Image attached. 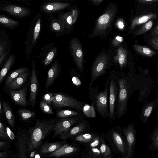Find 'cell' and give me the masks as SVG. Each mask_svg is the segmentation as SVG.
<instances>
[{"instance_id":"cell-9","label":"cell","mask_w":158,"mask_h":158,"mask_svg":"<svg viewBox=\"0 0 158 158\" xmlns=\"http://www.w3.org/2000/svg\"><path fill=\"white\" fill-rule=\"evenodd\" d=\"M118 88L116 85L113 80H111L110 85L108 99V118L112 123L116 118L115 107Z\"/></svg>"},{"instance_id":"cell-25","label":"cell","mask_w":158,"mask_h":158,"mask_svg":"<svg viewBox=\"0 0 158 158\" xmlns=\"http://www.w3.org/2000/svg\"><path fill=\"white\" fill-rule=\"evenodd\" d=\"M28 139L25 135H23L20 137L18 146L20 158H27L26 153L27 151L26 146L28 144Z\"/></svg>"},{"instance_id":"cell-41","label":"cell","mask_w":158,"mask_h":158,"mask_svg":"<svg viewBox=\"0 0 158 158\" xmlns=\"http://www.w3.org/2000/svg\"><path fill=\"white\" fill-rule=\"evenodd\" d=\"M101 142V135L96 134L92 141L89 143V147H94L99 148Z\"/></svg>"},{"instance_id":"cell-15","label":"cell","mask_w":158,"mask_h":158,"mask_svg":"<svg viewBox=\"0 0 158 158\" xmlns=\"http://www.w3.org/2000/svg\"><path fill=\"white\" fill-rule=\"evenodd\" d=\"M77 150L78 148L76 147L65 144L61 145L54 151L51 152L50 154L46 156V157H59L73 153L77 151Z\"/></svg>"},{"instance_id":"cell-22","label":"cell","mask_w":158,"mask_h":158,"mask_svg":"<svg viewBox=\"0 0 158 158\" xmlns=\"http://www.w3.org/2000/svg\"><path fill=\"white\" fill-rule=\"evenodd\" d=\"M149 139L151 142L148 149L152 151H158V124L156 126L149 136Z\"/></svg>"},{"instance_id":"cell-27","label":"cell","mask_w":158,"mask_h":158,"mask_svg":"<svg viewBox=\"0 0 158 158\" xmlns=\"http://www.w3.org/2000/svg\"><path fill=\"white\" fill-rule=\"evenodd\" d=\"M59 142L47 143L43 145L41 147L40 152L44 154L52 152L61 146Z\"/></svg>"},{"instance_id":"cell-16","label":"cell","mask_w":158,"mask_h":158,"mask_svg":"<svg viewBox=\"0 0 158 158\" xmlns=\"http://www.w3.org/2000/svg\"><path fill=\"white\" fill-rule=\"evenodd\" d=\"M11 14L19 17H24L29 13V11L25 8L13 5H9L1 9Z\"/></svg>"},{"instance_id":"cell-32","label":"cell","mask_w":158,"mask_h":158,"mask_svg":"<svg viewBox=\"0 0 158 158\" xmlns=\"http://www.w3.org/2000/svg\"><path fill=\"white\" fill-rule=\"evenodd\" d=\"M155 17L153 14H150L143 16L141 17L137 18L132 22L131 29L132 30L136 26L144 23L146 22L151 18Z\"/></svg>"},{"instance_id":"cell-56","label":"cell","mask_w":158,"mask_h":158,"mask_svg":"<svg viewBox=\"0 0 158 158\" xmlns=\"http://www.w3.org/2000/svg\"><path fill=\"white\" fill-rule=\"evenodd\" d=\"M2 113V106H1V103L0 99V114Z\"/></svg>"},{"instance_id":"cell-4","label":"cell","mask_w":158,"mask_h":158,"mask_svg":"<svg viewBox=\"0 0 158 158\" xmlns=\"http://www.w3.org/2000/svg\"><path fill=\"white\" fill-rule=\"evenodd\" d=\"M121 128L127 147V153L124 158H133L136 143V129L132 123L126 127L122 126Z\"/></svg>"},{"instance_id":"cell-42","label":"cell","mask_w":158,"mask_h":158,"mask_svg":"<svg viewBox=\"0 0 158 158\" xmlns=\"http://www.w3.org/2000/svg\"><path fill=\"white\" fill-rule=\"evenodd\" d=\"M40 106L42 110L44 113L53 114L54 113L51 107L44 101H42L40 104Z\"/></svg>"},{"instance_id":"cell-58","label":"cell","mask_w":158,"mask_h":158,"mask_svg":"<svg viewBox=\"0 0 158 158\" xmlns=\"http://www.w3.org/2000/svg\"><path fill=\"white\" fill-rule=\"evenodd\" d=\"M145 1H152V0H145Z\"/></svg>"},{"instance_id":"cell-59","label":"cell","mask_w":158,"mask_h":158,"mask_svg":"<svg viewBox=\"0 0 158 158\" xmlns=\"http://www.w3.org/2000/svg\"></svg>"},{"instance_id":"cell-36","label":"cell","mask_w":158,"mask_h":158,"mask_svg":"<svg viewBox=\"0 0 158 158\" xmlns=\"http://www.w3.org/2000/svg\"><path fill=\"white\" fill-rule=\"evenodd\" d=\"M88 152L89 157L91 158H102V155L98 148L89 147Z\"/></svg>"},{"instance_id":"cell-44","label":"cell","mask_w":158,"mask_h":158,"mask_svg":"<svg viewBox=\"0 0 158 158\" xmlns=\"http://www.w3.org/2000/svg\"><path fill=\"white\" fill-rule=\"evenodd\" d=\"M54 98V94L51 93H48L45 94L43 96V99L44 101L49 104L52 102Z\"/></svg>"},{"instance_id":"cell-11","label":"cell","mask_w":158,"mask_h":158,"mask_svg":"<svg viewBox=\"0 0 158 158\" xmlns=\"http://www.w3.org/2000/svg\"><path fill=\"white\" fill-rule=\"evenodd\" d=\"M31 77L30 88V100L33 107L35 105L36 98L38 82L35 69V63H32Z\"/></svg>"},{"instance_id":"cell-8","label":"cell","mask_w":158,"mask_h":158,"mask_svg":"<svg viewBox=\"0 0 158 158\" xmlns=\"http://www.w3.org/2000/svg\"><path fill=\"white\" fill-rule=\"evenodd\" d=\"M70 48L74 62L81 72L83 69V54L80 42L75 39H72L70 43Z\"/></svg>"},{"instance_id":"cell-38","label":"cell","mask_w":158,"mask_h":158,"mask_svg":"<svg viewBox=\"0 0 158 158\" xmlns=\"http://www.w3.org/2000/svg\"><path fill=\"white\" fill-rule=\"evenodd\" d=\"M57 52V49L54 48L51 50L46 56L44 61L45 66L49 65L53 60Z\"/></svg>"},{"instance_id":"cell-57","label":"cell","mask_w":158,"mask_h":158,"mask_svg":"<svg viewBox=\"0 0 158 158\" xmlns=\"http://www.w3.org/2000/svg\"><path fill=\"white\" fill-rule=\"evenodd\" d=\"M102 0H93V1L95 3L99 2Z\"/></svg>"},{"instance_id":"cell-49","label":"cell","mask_w":158,"mask_h":158,"mask_svg":"<svg viewBox=\"0 0 158 158\" xmlns=\"http://www.w3.org/2000/svg\"><path fill=\"white\" fill-rule=\"evenodd\" d=\"M6 152H0V158H4L7 156Z\"/></svg>"},{"instance_id":"cell-45","label":"cell","mask_w":158,"mask_h":158,"mask_svg":"<svg viewBox=\"0 0 158 158\" xmlns=\"http://www.w3.org/2000/svg\"><path fill=\"white\" fill-rule=\"evenodd\" d=\"M151 46L157 50H158V38L157 36L153 37L150 41Z\"/></svg>"},{"instance_id":"cell-48","label":"cell","mask_w":158,"mask_h":158,"mask_svg":"<svg viewBox=\"0 0 158 158\" xmlns=\"http://www.w3.org/2000/svg\"><path fill=\"white\" fill-rule=\"evenodd\" d=\"M0 131L7 138L8 137L6 131L3 124L0 122Z\"/></svg>"},{"instance_id":"cell-23","label":"cell","mask_w":158,"mask_h":158,"mask_svg":"<svg viewBox=\"0 0 158 158\" xmlns=\"http://www.w3.org/2000/svg\"><path fill=\"white\" fill-rule=\"evenodd\" d=\"M27 75V73L25 72L20 74L8 85V89H15L20 87L25 83Z\"/></svg>"},{"instance_id":"cell-31","label":"cell","mask_w":158,"mask_h":158,"mask_svg":"<svg viewBox=\"0 0 158 158\" xmlns=\"http://www.w3.org/2000/svg\"><path fill=\"white\" fill-rule=\"evenodd\" d=\"M51 29L53 31L60 32L63 31L65 29V27L60 19L52 20L51 24Z\"/></svg>"},{"instance_id":"cell-54","label":"cell","mask_w":158,"mask_h":158,"mask_svg":"<svg viewBox=\"0 0 158 158\" xmlns=\"http://www.w3.org/2000/svg\"><path fill=\"white\" fill-rule=\"evenodd\" d=\"M0 137H1L3 139H6V138H7V137L6 136L3 134L0 131Z\"/></svg>"},{"instance_id":"cell-30","label":"cell","mask_w":158,"mask_h":158,"mask_svg":"<svg viewBox=\"0 0 158 158\" xmlns=\"http://www.w3.org/2000/svg\"><path fill=\"white\" fill-rule=\"evenodd\" d=\"M19 22L13 19L0 15V24L8 27L11 28L18 25Z\"/></svg>"},{"instance_id":"cell-26","label":"cell","mask_w":158,"mask_h":158,"mask_svg":"<svg viewBox=\"0 0 158 158\" xmlns=\"http://www.w3.org/2000/svg\"><path fill=\"white\" fill-rule=\"evenodd\" d=\"M86 126L85 122L74 127L69 132H66L62 134L61 138L62 139H66L71 137L82 132Z\"/></svg>"},{"instance_id":"cell-7","label":"cell","mask_w":158,"mask_h":158,"mask_svg":"<svg viewBox=\"0 0 158 158\" xmlns=\"http://www.w3.org/2000/svg\"><path fill=\"white\" fill-rule=\"evenodd\" d=\"M108 58L105 53L100 54L97 58L92 69V80L103 74L107 67Z\"/></svg>"},{"instance_id":"cell-39","label":"cell","mask_w":158,"mask_h":158,"mask_svg":"<svg viewBox=\"0 0 158 158\" xmlns=\"http://www.w3.org/2000/svg\"><path fill=\"white\" fill-rule=\"evenodd\" d=\"M78 114L77 112L74 111L64 110L59 111L57 113V115L60 117L64 118L76 116Z\"/></svg>"},{"instance_id":"cell-19","label":"cell","mask_w":158,"mask_h":158,"mask_svg":"<svg viewBox=\"0 0 158 158\" xmlns=\"http://www.w3.org/2000/svg\"><path fill=\"white\" fill-rule=\"evenodd\" d=\"M101 136V142L99 149L102 155V158H113V154L111 148L106 142L105 133H100Z\"/></svg>"},{"instance_id":"cell-34","label":"cell","mask_w":158,"mask_h":158,"mask_svg":"<svg viewBox=\"0 0 158 158\" xmlns=\"http://www.w3.org/2000/svg\"><path fill=\"white\" fill-rule=\"evenodd\" d=\"M82 110L84 114L87 117L95 118L96 117L95 110L92 105L85 104L83 106Z\"/></svg>"},{"instance_id":"cell-51","label":"cell","mask_w":158,"mask_h":158,"mask_svg":"<svg viewBox=\"0 0 158 158\" xmlns=\"http://www.w3.org/2000/svg\"><path fill=\"white\" fill-rule=\"evenodd\" d=\"M118 27L120 29H123L124 27V25L123 22L119 21L118 23Z\"/></svg>"},{"instance_id":"cell-40","label":"cell","mask_w":158,"mask_h":158,"mask_svg":"<svg viewBox=\"0 0 158 158\" xmlns=\"http://www.w3.org/2000/svg\"><path fill=\"white\" fill-rule=\"evenodd\" d=\"M41 28V19L39 18L35 25L33 33L32 42L34 43L36 41L39 34Z\"/></svg>"},{"instance_id":"cell-17","label":"cell","mask_w":158,"mask_h":158,"mask_svg":"<svg viewBox=\"0 0 158 158\" xmlns=\"http://www.w3.org/2000/svg\"><path fill=\"white\" fill-rule=\"evenodd\" d=\"M26 88L18 91L11 90L10 94L13 101L17 104L26 106L27 102L26 98Z\"/></svg>"},{"instance_id":"cell-52","label":"cell","mask_w":158,"mask_h":158,"mask_svg":"<svg viewBox=\"0 0 158 158\" xmlns=\"http://www.w3.org/2000/svg\"><path fill=\"white\" fill-rule=\"evenodd\" d=\"M7 53V52L4 53V54L1 57H0V64L5 58Z\"/></svg>"},{"instance_id":"cell-20","label":"cell","mask_w":158,"mask_h":158,"mask_svg":"<svg viewBox=\"0 0 158 158\" xmlns=\"http://www.w3.org/2000/svg\"><path fill=\"white\" fill-rule=\"evenodd\" d=\"M69 5V3L50 2L42 6V9L45 12H51L66 8Z\"/></svg>"},{"instance_id":"cell-43","label":"cell","mask_w":158,"mask_h":158,"mask_svg":"<svg viewBox=\"0 0 158 158\" xmlns=\"http://www.w3.org/2000/svg\"><path fill=\"white\" fill-rule=\"evenodd\" d=\"M153 25V23L151 21H149L141 29L137 31L135 33L136 35H139L144 33L148 30H150Z\"/></svg>"},{"instance_id":"cell-12","label":"cell","mask_w":158,"mask_h":158,"mask_svg":"<svg viewBox=\"0 0 158 158\" xmlns=\"http://www.w3.org/2000/svg\"><path fill=\"white\" fill-rule=\"evenodd\" d=\"M75 119H66L58 122L55 125L53 129L55 135H62L67 131L76 121Z\"/></svg>"},{"instance_id":"cell-53","label":"cell","mask_w":158,"mask_h":158,"mask_svg":"<svg viewBox=\"0 0 158 158\" xmlns=\"http://www.w3.org/2000/svg\"><path fill=\"white\" fill-rule=\"evenodd\" d=\"M6 144V142L0 141V149L5 146Z\"/></svg>"},{"instance_id":"cell-13","label":"cell","mask_w":158,"mask_h":158,"mask_svg":"<svg viewBox=\"0 0 158 158\" xmlns=\"http://www.w3.org/2000/svg\"><path fill=\"white\" fill-rule=\"evenodd\" d=\"M112 17V14L109 12L105 13L101 16L97 21L94 33H100L105 31L108 26Z\"/></svg>"},{"instance_id":"cell-24","label":"cell","mask_w":158,"mask_h":158,"mask_svg":"<svg viewBox=\"0 0 158 158\" xmlns=\"http://www.w3.org/2000/svg\"><path fill=\"white\" fill-rule=\"evenodd\" d=\"M2 106L4 112L9 125L14 129H15V118L13 112L7 103L3 102Z\"/></svg>"},{"instance_id":"cell-2","label":"cell","mask_w":158,"mask_h":158,"mask_svg":"<svg viewBox=\"0 0 158 158\" xmlns=\"http://www.w3.org/2000/svg\"><path fill=\"white\" fill-rule=\"evenodd\" d=\"M106 140L111 148L114 156L119 154L124 158L127 153V147L121 127L117 125L110 128L105 134Z\"/></svg>"},{"instance_id":"cell-50","label":"cell","mask_w":158,"mask_h":158,"mask_svg":"<svg viewBox=\"0 0 158 158\" xmlns=\"http://www.w3.org/2000/svg\"><path fill=\"white\" fill-rule=\"evenodd\" d=\"M4 53V48L2 45H0V57H1Z\"/></svg>"},{"instance_id":"cell-14","label":"cell","mask_w":158,"mask_h":158,"mask_svg":"<svg viewBox=\"0 0 158 158\" xmlns=\"http://www.w3.org/2000/svg\"><path fill=\"white\" fill-rule=\"evenodd\" d=\"M78 16V11L76 9L62 15L60 19L64 23L65 28L69 29L75 23Z\"/></svg>"},{"instance_id":"cell-3","label":"cell","mask_w":158,"mask_h":158,"mask_svg":"<svg viewBox=\"0 0 158 158\" xmlns=\"http://www.w3.org/2000/svg\"><path fill=\"white\" fill-rule=\"evenodd\" d=\"M119 83V89L115 110L116 117L118 118L122 117L127 113L130 89L129 86L123 80H120Z\"/></svg>"},{"instance_id":"cell-1","label":"cell","mask_w":158,"mask_h":158,"mask_svg":"<svg viewBox=\"0 0 158 158\" xmlns=\"http://www.w3.org/2000/svg\"><path fill=\"white\" fill-rule=\"evenodd\" d=\"M55 125L53 121H37L35 126L29 131L30 138L28 139V145L30 151L37 149L40 146Z\"/></svg>"},{"instance_id":"cell-55","label":"cell","mask_w":158,"mask_h":158,"mask_svg":"<svg viewBox=\"0 0 158 158\" xmlns=\"http://www.w3.org/2000/svg\"><path fill=\"white\" fill-rule=\"evenodd\" d=\"M35 153V151H34L31 152V155H30V157L31 158H33L34 157V154Z\"/></svg>"},{"instance_id":"cell-33","label":"cell","mask_w":158,"mask_h":158,"mask_svg":"<svg viewBox=\"0 0 158 158\" xmlns=\"http://www.w3.org/2000/svg\"><path fill=\"white\" fill-rule=\"evenodd\" d=\"M27 68L24 67L19 69L13 72L10 75L6 80V86H8L20 74L25 72Z\"/></svg>"},{"instance_id":"cell-29","label":"cell","mask_w":158,"mask_h":158,"mask_svg":"<svg viewBox=\"0 0 158 158\" xmlns=\"http://www.w3.org/2000/svg\"><path fill=\"white\" fill-rule=\"evenodd\" d=\"M14 61L13 56L11 55L7 60L3 68L0 72V84L13 64Z\"/></svg>"},{"instance_id":"cell-5","label":"cell","mask_w":158,"mask_h":158,"mask_svg":"<svg viewBox=\"0 0 158 158\" xmlns=\"http://www.w3.org/2000/svg\"><path fill=\"white\" fill-rule=\"evenodd\" d=\"M109 78L106 82L104 89L99 93L95 97L94 103L97 112L104 118H108V90Z\"/></svg>"},{"instance_id":"cell-47","label":"cell","mask_w":158,"mask_h":158,"mask_svg":"<svg viewBox=\"0 0 158 158\" xmlns=\"http://www.w3.org/2000/svg\"><path fill=\"white\" fill-rule=\"evenodd\" d=\"M6 129L8 136L9 137L11 140L14 139L15 135L13 131L8 127H6Z\"/></svg>"},{"instance_id":"cell-37","label":"cell","mask_w":158,"mask_h":158,"mask_svg":"<svg viewBox=\"0 0 158 158\" xmlns=\"http://www.w3.org/2000/svg\"><path fill=\"white\" fill-rule=\"evenodd\" d=\"M19 112L21 118L23 120L28 119L35 115L34 112L25 109H20Z\"/></svg>"},{"instance_id":"cell-6","label":"cell","mask_w":158,"mask_h":158,"mask_svg":"<svg viewBox=\"0 0 158 158\" xmlns=\"http://www.w3.org/2000/svg\"><path fill=\"white\" fill-rule=\"evenodd\" d=\"M54 95V98L52 103L55 106L68 107L82 110V104L76 99L61 94H55Z\"/></svg>"},{"instance_id":"cell-60","label":"cell","mask_w":158,"mask_h":158,"mask_svg":"<svg viewBox=\"0 0 158 158\" xmlns=\"http://www.w3.org/2000/svg\"></svg>"},{"instance_id":"cell-46","label":"cell","mask_w":158,"mask_h":158,"mask_svg":"<svg viewBox=\"0 0 158 158\" xmlns=\"http://www.w3.org/2000/svg\"><path fill=\"white\" fill-rule=\"evenodd\" d=\"M123 40V38L121 36H117L113 39L112 42V44L114 46H118Z\"/></svg>"},{"instance_id":"cell-10","label":"cell","mask_w":158,"mask_h":158,"mask_svg":"<svg viewBox=\"0 0 158 158\" xmlns=\"http://www.w3.org/2000/svg\"><path fill=\"white\" fill-rule=\"evenodd\" d=\"M158 105V96L154 100L146 103L143 107L140 114V118L143 123H146L152 113L156 110Z\"/></svg>"},{"instance_id":"cell-28","label":"cell","mask_w":158,"mask_h":158,"mask_svg":"<svg viewBox=\"0 0 158 158\" xmlns=\"http://www.w3.org/2000/svg\"><path fill=\"white\" fill-rule=\"evenodd\" d=\"M134 48L135 50L139 54L148 57H151L156 54V52L149 48L138 45H135Z\"/></svg>"},{"instance_id":"cell-21","label":"cell","mask_w":158,"mask_h":158,"mask_svg":"<svg viewBox=\"0 0 158 158\" xmlns=\"http://www.w3.org/2000/svg\"><path fill=\"white\" fill-rule=\"evenodd\" d=\"M127 52L123 47H120L117 51V54L114 56L115 61L118 62L121 68H122L127 63Z\"/></svg>"},{"instance_id":"cell-35","label":"cell","mask_w":158,"mask_h":158,"mask_svg":"<svg viewBox=\"0 0 158 158\" xmlns=\"http://www.w3.org/2000/svg\"><path fill=\"white\" fill-rule=\"evenodd\" d=\"M96 134L85 133L80 135L75 138V139L78 141L86 143H90Z\"/></svg>"},{"instance_id":"cell-18","label":"cell","mask_w":158,"mask_h":158,"mask_svg":"<svg viewBox=\"0 0 158 158\" xmlns=\"http://www.w3.org/2000/svg\"><path fill=\"white\" fill-rule=\"evenodd\" d=\"M59 67L58 63L55 61L49 70L45 88L48 89L53 83L58 76Z\"/></svg>"}]
</instances>
